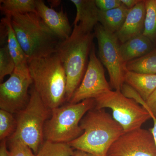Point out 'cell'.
Listing matches in <instances>:
<instances>
[{
	"label": "cell",
	"mask_w": 156,
	"mask_h": 156,
	"mask_svg": "<svg viewBox=\"0 0 156 156\" xmlns=\"http://www.w3.org/2000/svg\"><path fill=\"white\" fill-rule=\"evenodd\" d=\"M83 133L69 143L77 150L95 156H108L110 148L125 133L120 126L104 109H92L80 123Z\"/></svg>",
	"instance_id": "obj_1"
},
{
	"label": "cell",
	"mask_w": 156,
	"mask_h": 156,
	"mask_svg": "<svg viewBox=\"0 0 156 156\" xmlns=\"http://www.w3.org/2000/svg\"><path fill=\"white\" fill-rule=\"evenodd\" d=\"M28 69L34 87L51 110L66 100V76L58 54L28 60Z\"/></svg>",
	"instance_id": "obj_2"
},
{
	"label": "cell",
	"mask_w": 156,
	"mask_h": 156,
	"mask_svg": "<svg viewBox=\"0 0 156 156\" xmlns=\"http://www.w3.org/2000/svg\"><path fill=\"white\" fill-rule=\"evenodd\" d=\"M74 25L70 36L59 42L56 52L66 75L67 101L71 99L83 78L94 37V34L85 32L79 25Z\"/></svg>",
	"instance_id": "obj_3"
},
{
	"label": "cell",
	"mask_w": 156,
	"mask_h": 156,
	"mask_svg": "<svg viewBox=\"0 0 156 156\" xmlns=\"http://www.w3.org/2000/svg\"><path fill=\"white\" fill-rule=\"evenodd\" d=\"M11 23L28 61L56 53L61 41L36 13L12 14Z\"/></svg>",
	"instance_id": "obj_4"
},
{
	"label": "cell",
	"mask_w": 156,
	"mask_h": 156,
	"mask_svg": "<svg viewBox=\"0 0 156 156\" xmlns=\"http://www.w3.org/2000/svg\"><path fill=\"white\" fill-rule=\"evenodd\" d=\"M95 106L94 99L69 103L51 110V117L45 123L44 137L52 142L69 143L83 133L81 120Z\"/></svg>",
	"instance_id": "obj_5"
},
{
	"label": "cell",
	"mask_w": 156,
	"mask_h": 156,
	"mask_svg": "<svg viewBox=\"0 0 156 156\" xmlns=\"http://www.w3.org/2000/svg\"><path fill=\"white\" fill-rule=\"evenodd\" d=\"M51 114L33 86L27 105L17 114V128L9 139L21 141L37 153L43 144L45 123Z\"/></svg>",
	"instance_id": "obj_6"
},
{
	"label": "cell",
	"mask_w": 156,
	"mask_h": 156,
	"mask_svg": "<svg viewBox=\"0 0 156 156\" xmlns=\"http://www.w3.org/2000/svg\"><path fill=\"white\" fill-rule=\"evenodd\" d=\"M95 108L111 109L113 118L125 132L141 128L151 119L147 110L133 99L126 97L121 91L110 90L95 98Z\"/></svg>",
	"instance_id": "obj_7"
},
{
	"label": "cell",
	"mask_w": 156,
	"mask_h": 156,
	"mask_svg": "<svg viewBox=\"0 0 156 156\" xmlns=\"http://www.w3.org/2000/svg\"><path fill=\"white\" fill-rule=\"evenodd\" d=\"M98 43V53L101 63L106 68L110 83L115 90L121 91L126 69L120 51V44L115 34L111 33L100 24L95 28Z\"/></svg>",
	"instance_id": "obj_8"
},
{
	"label": "cell",
	"mask_w": 156,
	"mask_h": 156,
	"mask_svg": "<svg viewBox=\"0 0 156 156\" xmlns=\"http://www.w3.org/2000/svg\"><path fill=\"white\" fill-rule=\"evenodd\" d=\"M33 83L29 70L15 69L10 78L0 85V108L14 114L27 105L28 89Z\"/></svg>",
	"instance_id": "obj_9"
},
{
	"label": "cell",
	"mask_w": 156,
	"mask_h": 156,
	"mask_svg": "<svg viewBox=\"0 0 156 156\" xmlns=\"http://www.w3.org/2000/svg\"><path fill=\"white\" fill-rule=\"evenodd\" d=\"M111 90L105 78L103 66L96 56L95 45L93 44L86 73L69 102L76 104L86 99H95Z\"/></svg>",
	"instance_id": "obj_10"
},
{
	"label": "cell",
	"mask_w": 156,
	"mask_h": 156,
	"mask_svg": "<svg viewBox=\"0 0 156 156\" xmlns=\"http://www.w3.org/2000/svg\"><path fill=\"white\" fill-rule=\"evenodd\" d=\"M108 156H156L153 134L141 128L125 132L113 144Z\"/></svg>",
	"instance_id": "obj_11"
},
{
	"label": "cell",
	"mask_w": 156,
	"mask_h": 156,
	"mask_svg": "<svg viewBox=\"0 0 156 156\" xmlns=\"http://www.w3.org/2000/svg\"><path fill=\"white\" fill-rule=\"evenodd\" d=\"M37 14L48 28L61 41L70 36L73 30L66 13L62 9L56 11L46 5L42 0H36Z\"/></svg>",
	"instance_id": "obj_12"
},
{
	"label": "cell",
	"mask_w": 156,
	"mask_h": 156,
	"mask_svg": "<svg viewBox=\"0 0 156 156\" xmlns=\"http://www.w3.org/2000/svg\"><path fill=\"white\" fill-rule=\"evenodd\" d=\"M145 14V1H140L133 9H130L122 27L115 34L121 44L142 34Z\"/></svg>",
	"instance_id": "obj_13"
},
{
	"label": "cell",
	"mask_w": 156,
	"mask_h": 156,
	"mask_svg": "<svg viewBox=\"0 0 156 156\" xmlns=\"http://www.w3.org/2000/svg\"><path fill=\"white\" fill-rule=\"evenodd\" d=\"M76 8L74 25H78L86 33H92L98 22L99 10L95 0H71Z\"/></svg>",
	"instance_id": "obj_14"
},
{
	"label": "cell",
	"mask_w": 156,
	"mask_h": 156,
	"mask_svg": "<svg viewBox=\"0 0 156 156\" xmlns=\"http://www.w3.org/2000/svg\"><path fill=\"white\" fill-rule=\"evenodd\" d=\"M154 46L153 43L142 34L121 44L120 49L123 61L126 63L147 54L154 49Z\"/></svg>",
	"instance_id": "obj_15"
},
{
	"label": "cell",
	"mask_w": 156,
	"mask_h": 156,
	"mask_svg": "<svg viewBox=\"0 0 156 156\" xmlns=\"http://www.w3.org/2000/svg\"><path fill=\"white\" fill-rule=\"evenodd\" d=\"M124 82L136 90L145 101L156 89V75L140 73L126 70Z\"/></svg>",
	"instance_id": "obj_16"
},
{
	"label": "cell",
	"mask_w": 156,
	"mask_h": 156,
	"mask_svg": "<svg viewBox=\"0 0 156 156\" xmlns=\"http://www.w3.org/2000/svg\"><path fill=\"white\" fill-rule=\"evenodd\" d=\"M7 27V45L11 57L14 59L15 69L28 70V58L23 50L11 23V16L4 18Z\"/></svg>",
	"instance_id": "obj_17"
},
{
	"label": "cell",
	"mask_w": 156,
	"mask_h": 156,
	"mask_svg": "<svg viewBox=\"0 0 156 156\" xmlns=\"http://www.w3.org/2000/svg\"><path fill=\"white\" fill-rule=\"evenodd\" d=\"M130 10L123 5L109 11H99L98 22L109 32L116 34L122 27Z\"/></svg>",
	"instance_id": "obj_18"
},
{
	"label": "cell",
	"mask_w": 156,
	"mask_h": 156,
	"mask_svg": "<svg viewBox=\"0 0 156 156\" xmlns=\"http://www.w3.org/2000/svg\"><path fill=\"white\" fill-rule=\"evenodd\" d=\"M126 67L129 71L156 75V48L144 56L126 62Z\"/></svg>",
	"instance_id": "obj_19"
},
{
	"label": "cell",
	"mask_w": 156,
	"mask_h": 156,
	"mask_svg": "<svg viewBox=\"0 0 156 156\" xmlns=\"http://www.w3.org/2000/svg\"><path fill=\"white\" fill-rule=\"evenodd\" d=\"M0 9L6 16L29 13L37 14L36 0H1Z\"/></svg>",
	"instance_id": "obj_20"
},
{
	"label": "cell",
	"mask_w": 156,
	"mask_h": 156,
	"mask_svg": "<svg viewBox=\"0 0 156 156\" xmlns=\"http://www.w3.org/2000/svg\"><path fill=\"white\" fill-rule=\"evenodd\" d=\"M146 14L143 34L156 45V0H146Z\"/></svg>",
	"instance_id": "obj_21"
},
{
	"label": "cell",
	"mask_w": 156,
	"mask_h": 156,
	"mask_svg": "<svg viewBox=\"0 0 156 156\" xmlns=\"http://www.w3.org/2000/svg\"><path fill=\"white\" fill-rule=\"evenodd\" d=\"M74 151L68 143L46 140L42 144L36 156H72Z\"/></svg>",
	"instance_id": "obj_22"
},
{
	"label": "cell",
	"mask_w": 156,
	"mask_h": 156,
	"mask_svg": "<svg viewBox=\"0 0 156 156\" xmlns=\"http://www.w3.org/2000/svg\"><path fill=\"white\" fill-rule=\"evenodd\" d=\"M17 128V120L12 114L0 109V140L7 139L14 133Z\"/></svg>",
	"instance_id": "obj_23"
},
{
	"label": "cell",
	"mask_w": 156,
	"mask_h": 156,
	"mask_svg": "<svg viewBox=\"0 0 156 156\" xmlns=\"http://www.w3.org/2000/svg\"><path fill=\"white\" fill-rule=\"evenodd\" d=\"M15 65L11 57L7 44L0 48V81L2 82L5 76L14 72Z\"/></svg>",
	"instance_id": "obj_24"
},
{
	"label": "cell",
	"mask_w": 156,
	"mask_h": 156,
	"mask_svg": "<svg viewBox=\"0 0 156 156\" xmlns=\"http://www.w3.org/2000/svg\"><path fill=\"white\" fill-rule=\"evenodd\" d=\"M9 156H36L28 146L19 140L9 139Z\"/></svg>",
	"instance_id": "obj_25"
},
{
	"label": "cell",
	"mask_w": 156,
	"mask_h": 156,
	"mask_svg": "<svg viewBox=\"0 0 156 156\" xmlns=\"http://www.w3.org/2000/svg\"><path fill=\"white\" fill-rule=\"evenodd\" d=\"M121 92L126 97L133 99L144 108L145 109L146 108L147 105L145 101L143 99L136 90L128 84L126 83L123 84Z\"/></svg>",
	"instance_id": "obj_26"
},
{
	"label": "cell",
	"mask_w": 156,
	"mask_h": 156,
	"mask_svg": "<svg viewBox=\"0 0 156 156\" xmlns=\"http://www.w3.org/2000/svg\"><path fill=\"white\" fill-rule=\"evenodd\" d=\"M95 4L99 11H109L122 5L121 0H95Z\"/></svg>",
	"instance_id": "obj_27"
},
{
	"label": "cell",
	"mask_w": 156,
	"mask_h": 156,
	"mask_svg": "<svg viewBox=\"0 0 156 156\" xmlns=\"http://www.w3.org/2000/svg\"><path fill=\"white\" fill-rule=\"evenodd\" d=\"M145 102L147 105L146 109L156 118V89Z\"/></svg>",
	"instance_id": "obj_28"
},
{
	"label": "cell",
	"mask_w": 156,
	"mask_h": 156,
	"mask_svg": "<svg viewBox=\"0 0 156 156\" xmlns=\"http://www.w3.org/2000/svg\"><path fill=\"white\" fill-rule=\"evenodd\" d=\"M0 156H9V150L7 146V139L3 140L1 141Z\"/></svg>",
	"instance_id": "obj_29"
},
{
	"label": "cell",
	"mask_w": 156,
	"mask_h": 156,
	"mask_svg": "<svg viewBox=\"0 0 156 156\" xmlns=\"http://www.w3.org/2000/svg\"><path fill=\"white\" fill-rule=\"evenodd\" d=\"M122 3L128 9H131L140 2V0H121Z\"/></svg>",
	"instance_id": "obj_30"
},
{
	"label": "cell",
	"mask_w": 156,
	"mask_h": 156,
	"mask_svg": "<svg viewBox=\"0 0 156 156\" xmlns=\"http://www.w3.org/2000/svg\"><path fill=\"white\" fill-rule=\"evenodd\" d=\"M151 119L153 120L154 126L153 128H151V129H150V130H151L153 134L156 144V118L153 115L151 114Z\"/></svg>",
	"instance_id": "obj_31"
},
{
	"label": "cell",
	"mask_w": 156,
	"mask_h": 156,
	"mask_svg": "<svg viewBox=\"0 0 156 156\" xmlns=\"http://www.w3.org/2000/svg\"><path fill=\"white\" fill-rule=\"evenodd\" d=\"M72 156H95L91 154L80 150H76L74 152V153Z\"/></svg>",
	"instance_id": "obj_32"
},
{
	"label": "cell",
	"mask_w": 156,
	"mask_h": 156,
	"mask_svg": "<svg viewBox=\"0 0 156 156\" xmlns=\"http://www.w3.org/2000/svg\"><path fill=\"white\" fill-rule=\"evenodd\" d=\"M51 3V5H53V7H56L59 5L60 3V1H50Z\"/></svg>",
	"instance_id": "obj_33"
}]
</instances>
